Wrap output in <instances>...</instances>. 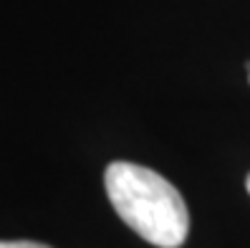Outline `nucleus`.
Listing matches in <instances>:
<instances>
[{
  "mask_svg": "<svg viewBox=\"0 0 250 248\" xmlns=\"http://www.w3.org/2000/svg\"><path fill=\"white\" fill-rule=\"evenodd\" d=\"M104 185L116 215L146 243L180 248L187 241V205L177 187L159 172L134 162H111Z\"/></svg>",
  "mask_w": 250,
  "mask_h": 248,
  "instance_id": "nucleus-1",
  "label": "nucleus"
},
{
  "mask_svg": "<svg viewBox=\"0 0 250 248\" xmlns=\"http://www.w3.org/2000/svg\"><path fill=\"white\" fill-rule=\"evenodd\" d=\"M0 248H51L36 241H0Z\"/></svg>",
  "mask_w": 250,
  "mask_h": 248,
  "instance_id": "nucleus-2",
  "label": "nucleus"
},
{
  "mask_svg": "<svg viewBox=\"0 0 250 248\" xmlns=\"http://www.w3.org/2000/svg\"><path fill=\"white\" fill-rule=\"evenodd\" d=\"M245 185H248V193H250V175H248V182Z\"/></svg>",
  "mask_w": 250,
  "mask_h": 248,
  "instance_id": "nucleus-3",
  "label": "nucleus"
},
{
  "mask_svg": "<svg viewBox=\"0 0 250 248\" xmlns=\"http://www.w3.org/2000/svg\"><path fill=\"white\" fill-rule=\"evenodd\" d=\"M248 68H250V66H248ZM248 76H250V74H248Z\"/></svg>",
  "mask_w": 250,
  "mask_h": 248,
  "instance_id": "nucleus-4",
  "label": "nucleus"
}]
</instances>
